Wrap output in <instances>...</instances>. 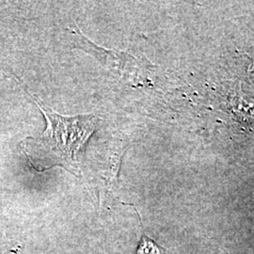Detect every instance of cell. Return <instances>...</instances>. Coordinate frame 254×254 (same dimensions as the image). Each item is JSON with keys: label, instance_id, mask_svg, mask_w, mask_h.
I'll return each mask as SVG.
<instances>
[{"label": "cell", "instance_id": "obj_1", "mask_svg": "<svg viewBox=\"0 0 254 254\" xmlns=\"http://www.w3.org/2000/svg\"><path fill=\"white\" fill-rule=\"evenodd\" d=\"M39 106L48 121V128L40 140H33L32 143L25 140L23 147L35 148L28 156L49 154V161L52 162L74 161L95 128V117H64L42 104Z\"/></svg>", "mask_w": 254, "mask_h": 254}, {"label": "cell", "instance_id": "obj_2", "mask_svg": "<svg viewBox=\"0 0 254 254\" xmlns=\"http://www.w3.org/2000/svg\"><path fill=\"white\" fill-rule=\"evenodd\" d=\"M165 250L160 248L154 241L143 236L136 254H162Z\"/></svg>", "mask_w": 254, "mask_h": 254}]
</instances>
